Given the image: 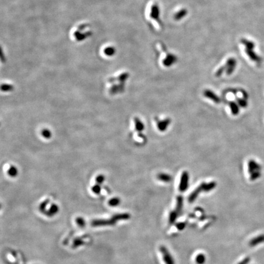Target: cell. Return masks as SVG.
Here are the masks:
<instances>
[{"label": "cell", "mask_w": 264, "mask_h": 264, "mask_svg": "<svg viewBox=\"0 0 264 264\" xmlns=\"http://www.w3.org/2000/svg\"><path fill=\"white\" fill-rule=\"evenodd\" d=\"M186 224L185 223H179V224H177V228L179 229H180V230H182L183 229H184L185 228V225Z\"/></svg>", "instance_id": "d4e9b609"}, {"label": "cell", "mask_w": 264, "mask_h": 264, "mask_svg": "<svg viewBox=\"0 0 264 264\" xmlns=\"http://www.w3.org/2000/svg\"><path fill=\"white\" fill-rule=\"evenodd\" d=\"M8 174L11 177H15L18 174V170L16 167L11 165L8 170Z\"/></svg>", "instance_id": "5bb4252c"}, {"label": "cell", "mask_w": 264, "mask_h": 264, "mask_svg": "<svg viewBox=\"0 0 264 264\" xmlns=\"http://www.w3.org/2000/svg\"><path fill=\"white\" fill-rule=\"evenodd\" d=\"M260 167L255 161L250 160L248 162V171L251 174V179L252 180L256 179L260 176Z\"/></svg>", "instance_id": "7a4b0ae2"}, {"label": "cell", "mask_w": 264, "mask_h": 264, "mask_svg": "<svg viewBox=\"0 0 264 264\" xmlns=\"http://www.w3.org/2000/svg\"><path fill=\"white\" fill-rule=\"evenodd\" d=\"M41 135L44 138L48 140L50 139L52 137V133L50 130L47 129V128H45L43 129L41 131Z\"/></svg>", "instance_id": "2e32d148"}, {"label": "cell", "mask_w": 264, "mask_h": 264, "mask_svg": "<svg viewBox=\"0 0 264 264\" xmlns=\"http://www.w3.org/2000/svg\"><path fill=\"white\" fill-rule=\"evenodd\" d=\"M179 215V214L175 210L172 211V212H171L170 213V216H169V223H170V224H173L176 221V220L177 219Z\"/></svg>", "instance_id": "9a60e30c"}, {"label": "cell", "mask_w": 264, "mask_h": 264, "mask_svg": "<svg viewBox=\"0 0 264 264\" xmlns=\"http://www.w3.org/2000/svg\"><path fill=\"white\" fill-rule=\"evenodd\" d=\"M171 123V119L170 118H167L163 120H160L158 122L157 127L158 129L160 131H164L168 128Z\"/></svg>", "instance_id": "52a82bcc"}, {"label": "cell", "mask_w": 264, "mask_h": 264, "mask_svg": "<svg viewBox=\"0 0 264 264\" xmlns=\"http://www.w3.org/2000/svg\"><path fill=\"white\" fill-rule=\"evenodd\" d=\"M204 186H203V189H204V192H209L210 191H212V190H213L216 185V183L214 181L210 182L208 183H203Z\"/></svg>", "instance_id": "4fadbf2b"}, {"label": "cell", "mask_w": 264, "mask_h": 264, "mask_svg": "<svg viewBox=\"0 0 264 264\" xmlns=\"http://www.w3.org/2000/svg\"><path fill=\"white\" fill-rule=\"evenodd\" d=\"M237 102L239 105L241 107H246L248 105L246 98L243 97V98H237Z\"/></svg>", "instance_id": "44dd1931"}, {"label": "cell", "mask_w": 264, "mask_h": 264, "mask_svg": "<svg viewBox=\"0 0 264 264\" xmlns=\"http://www.w3.org/2000/svg\"><path fill=\"white\" fill-rule=\"evenodd\" d=\"M206 262V257L203 254H199L196 257V262L197 264H204Z\"/></svg>", "instance_id": "e0dca14e"}, {"label": "cell", "mask_w": 264, "mask_h": 264, "mask_svg": "<svg viewBox=\"0 0 264 264\" xmlns=\"http://www.w3.org/2000/svg\"><path fill=\"white\" fill-rule=\"evenodd\" d=\"M246 53L252 61L257 62V64H260L261 62L262 59L253 51V49L246 48Z\"/></svg>", "instance_id": "ba28073f"}, {"label": "cell", "mask_w": 264, "mask_h": 264, "mask_svg": "<svg viewBox=\"0 0 264 264\" xmlns=\"http://www.w3.org/2000/svg\"><path fill=\"white\" fill-rule=\"evenodd\" d=\"M120 200L119 197H113L109 201L108 204L111 207H116L118 206L120 204Z\"/></svg>", "instance_id": "ac0fdd59"}, {"label": "cell", "mask_w": 264, "mask_h": 264, "mask_svg": "<svg viewBox=\"0 0 264 264\" xmlns=\"http://www.w3.org/2000/svg\"><path fill=\"white\" fill-rule=\"evenodd\" d=\"M229 107L230 108L231 113H232V114L233 115L236 116L239 113L240 109H239V107L238 104L232 101V102H229Z\"/></svg>", "instance_id": "30bf717a"}, {"label": "cell", "mask_w": 264, "mask_h": 264, "mask_svg": "<svg viewBox=\"0 0 264 264\" xmlns=\"http://www.w3.org/2000/svg\"><path fill=\"white\" fill-rule=\"evenodd\" d=\"M189 183V174L187 171H185L182 173L180 177V181L179 186V190L180 192H185L188 187Z\"/></svg>", "instance_id": "3957f363"}, {"label": "cell", "mask_w": 264, "mask_h": 264, "mask_svg": "<svg viewBox=\"0 0 264 264\" xmlns=\"http://www.w3.org/2000/svg\"><path fill=\"white\" fill-rule=\"evenodd\" d=\"M203 94H204V97H206V98L212 101L215 104H220V102H221L220 98L216 94H215L212 91L209 90V89H206L204 91Z\"/></svg>", "instance_id": "5b68a950"}, {"label": "cell", "mask_w": 264, "mask_h": 264, "mask_svg": "<svg viewBox=\"0 0 264 264\" xmlns=\"http://www.w3.org/2000/svg\"><path fill=\"white\" fill-rule=\"evenodd\" d=\"M76 222L80 227H84L85 225V221L82 218H77L76 219Z\"/></svg>", "instance_id": "cb8c5ba5"}, {"label": "cell", "mask_w": 264, "mask_h": 264, "mask_svg": "<svg viewBox=\"0 0 264 264\" xmlns=\"http://www.w3.org/2000/svg\"><path fill=\"white\" fill-rule=\"evenodd\" d=\"M157 177L160 181L165 183H169L172 180V177L170 175L165 173H160L157 175Z\"/></svg>", "instance_id": "9c48e42d"}, {"label": "cell", "mask_w": 264, "mask_h": 264, "mask_svg": "<svg viewBox=\"0 0 264 264\" xmlns=\"http://www.w3.org/2000/svg\"><path fill=\"white\" fill-rule=\"evenodd\" d=\"M58 207L57 205L56 204H52L50 210H49V213H48V215H49V216H52L53 215H54L55 213H56L58 212Z\"/></svg>", "instance_id": "ffe728a7"}, {"label": "cell", "mask_w": 264, "mask_h": 264, "mask_svg": "<svg viewBox=\"0 0 264 264\" xmlns=\"http://www.w3.org/2000/svg\"><path fill=\"white\" fill-rule=\"evenodd\" d=\"M160 251L162 254L163 259V260L165 262V263L166 264H175V262H174V260L173 256H171V254H170V252L168 251V249L166 247L164 246H161L160 247Z\"/></svg>", "instance_id": "277c9868"}, {"label": "cell", "mask_w": 264, "mask_h": 264, "mask_svg": "<svg viewBox=\"0 0 264 264\" xmlns=\"http://www.w3.org/2000/svg\"><path fill=\"white\" fill-rule=\"evenodd\" d=\"M134 122H135V129L137 131L141 132L144 130V124L138 117H136L134 119Z\"/></svg>", "instance_id": "7c38bea8"}, {"label": "cell", "mask_w": 264, "mask_h": 264, "mask_svg": "<svg viewBox=\"0 0 264 264\" xmlns=\"http://www.w3.org/2000/svg\"><path fill=\"white\" fill-rule=\"evenodd\" d=\"M119 89V88H118V86H113V87H111V91H110V92H111L112 94H115L116 92H118Z\"/></svg>", "instance_id": "484cf974"}, {"label": "cell", "mask_w": 264, "mask_h": 264, "mask_svg": "<svg viewBox=\"0 0 264 264\" xmlns=\"http://www.w3.org/2000/svg\"><path fill=\"white\" fill-rule=\"evenodd\" d=\"M91 190H92V191L94 193L96 194H100L101 192V185H99V184L96 183L95 185H94L92 187Z\"/></svg>", "instance_id": "7402d4cb"}, {"label": "cell", "mask_w": 264, "mask_h": 264, "mask_svg": "<svg viewBox=\"0 0 264 264\" xmlns=\"http://www.w3.org/2000/svg\"><path fill=\"white\" fill-rule=\"evenodd\" d=\"M177 200V203H176V207L175 210L179 213L180 214L182 212V208H183V197L182 196H178L176 198Z\"/></svg>", "instance_id": "8fae6325"}, {"label": "cell", "mask_w": 264, "mask_h": 264, "mask_svg": "<svg viewBox=\"0 0 264 264\" xmlns=\"http://www.w3.org/2000/svg\"><path fill=\"white\" fill-rule=\"evenodd\" d=\"M130 218V215L128 213H120L114 215L109 219H96L91 222V226L94 227L97 226H105L114 225L118 221L122 219H128Z\"/></svg>", "instance_id": "6da1fadb"}, {"label": "cell", "mask_w": 264, "mask_h": 264, "mask_svg": "<svg viewBox=\"0 0 264 264\" xmlns=\"http://www.w3.org/2000/svg\"><path fill=\"white\" fill-rule=\"evenodd\" d=\"M14 90V86L11 84H4L2 86V91L3 92H9Z\"/></svg>", "instance_id": "d6986e66"}, {"label": "cell", "mask_w": 264, "mask_h": 264, "mask_svg": "<svg viewBox=\"0 0 264 264\" xmlns=\"http://www.w3.org/2000/svg\"><path fill=\"white\" fill-rule=\"evenodd\" d=\"M105 180V177L103 174H99L95 178L96 183L99 184V185H101L102 183H103L104 182Z\"/></svg>", "instance_id": "603a6c76"}, {"label": "cell", "mask_w": 264, "mask_h": 264, "mask_svg": "<svg viewBox=\"0 0 264 264\" xmlns=\"http://www.w3.org/2000/svg\"><path fill=\"white\" fill-rule=\"evenodd\" d=\"M203 186H204V184H203V183H201L200 185H199V186H198L196 189H195V190H194V191H193L190 194V195L189 197H188V202H189L190 203H193V202L195 201V200L196 199V198L197 197L198 195H199V194H200V193L204 191Z\"/></svg>", "instance_id": "8992f818"}]
</instances>
